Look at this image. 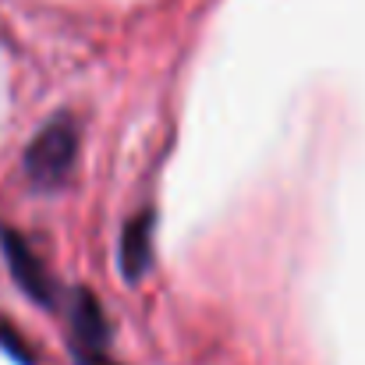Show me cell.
Returning <instances> with one entry per match:
<instances>
[{"label": "cell", "mask_w": 365, "mask_h": 365, "mask_svg": "<svg viewBox=\"0 0 365 365\" xmlns=\"http://www.w3.org/2000/svg\"><path fill=\"white\" fill-rule=\"evenodd\" d=\"M78 156V124L68 114L53 118L39 128V135L25 149V174L36 188H57Z\"/></svg>", "instance_id": "obj_1"}, {"label": "cell", "mask_w": 365, "mask_h": 365, "mask_svg": "<svg viewBox=\"0 0 365 365\" xmlns=\"http://www.w3.org/2000/svg\"><path fill=\"white\" fill-rule=\"evenodd\" d=\"M71 337L75 355L82 365H110L107 362V316L89 291L71 298Z\"/></svg>", "instance_id": "obj_2"}, {"label": "cell", "mask_w": 365, "mask_h": 365, "mask_svg": "<svg viewBox=\"0 0 365 365\" xmlns=\"http://www.w3.org/2000/svg\"><path fill=\"white\" fill-rule=\"evenodd\" d=\"M4 248H7V259H11V269H14V277H18V284L36 298V302H43V305H50V298H53V287H50V280H46V273H43V266L36 262V255L25 248V242H18L14 235H4Z\"/></svg>", "instance_id": "obj_3"}, {"label": "cell", "mask_w": 365, "mask_h": 365, "mask_svg": "<svg viewBox=\"0 0 365 365\" xmlns=\"http://www.w3.org/2000/svg\"><path fill=\"white\" fill-rule=\"evenodd\" d=\"M149 231H153V220L149 213L135 217L124 231L121 242V262H124V277H142V269L149 266Z\"/></svg>", "instance_id": "obj_4"}]
</instances>
